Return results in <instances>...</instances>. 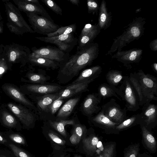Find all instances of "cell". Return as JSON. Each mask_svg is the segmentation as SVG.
I'll list each match as a JSON object with an SVG mask.
<instances>
[{"label": "cell", "instance_id": "cell-1", "mask_svg": "<svg viewBox=\"0 0 157 157\" xmlns=\"http://www.w3.org/2000/svg\"><path fill=\"white\" fill-rule=\"evenodd\" d=\"M91 47L87 45L77 50L75 54L69 56L65 62L60 65L58 74L60 82H68L90 64L92 59Z\"/></svg>", "mask_w": 157, "mask_h": 157}, {"label": "cell", "instance_id": "cell-2", "mask_svg": "<svg viewBox=\"0 0 157 157\" xmlns=\"http://www.w3.org/2000/svg\"><path fill=\"white\" fill-rule=\"evenodd\" d=\"M4 2L8 20L6 25L10 31L16 34L21 35L26 33H34L18 9L10 2L4 1Z\"/></svg>", "mask_w": 157, "mask_h": 157}, {"label": "cell", "instance_id": "cell-3", "mask_svg": "<svg viewBox=\"0 0 157 157\" xmlns=\"http://www.w3.org/2000/svg\"><path fill=\"white\" fill-rule=\"evenodd\" d=\"M117 94L125 101L127 110L135 112L140 109L137 94L128 76L124 77L121 85L117 88Z\"/></svg>", "mask_w": 157, "mask_h": 157}, {"label": "cell", "instance_id": "cell-4", "mask_svg": "<svg viewBox=\"0 0 157 157\" xmlns=\"http://www.w3.org/2000/svg\"><path fill=\"white\" fill-rule=\"evenodd\" d=\"M34 33L47 35L56 31L60 27L47 18L32 13H25Z\"/></svg>", "mask_w": 157, "mask_h": 157}, {"label": "cell", "instance_id": "cell-5", "mask_svg": "<svg viewBox=\"0 0 157 157\" xmlns=\"http://www.w3.org/2000/svg\"><path fill=\"white\" fill-rule=\"evenodd\" d=\"M74 34H64L53 37H36V38L45 43L54 44L61 50L69 53L78 44V39L74 36Z\"/></svg>", "mask_w": 157, "mask_h": 157}, {"label": "cell", "instance_id": "cell-6", "mask_svg": "<svg viewBox=\"0 0 157 157\" xmlns=\"http://www.w3.org/2000/svg\"><path fill=\"white\" fill-rule=\"evenodd\" d=\"M101 107L105 115L113 122L120 124L127 118L126 107L121 108L114 99H111Z\"/></svg>", "mask_w": 157, "mask_h": 157}, {"label": "cell", "instance_id": "cell-7", "mask_svg": "<svg viewBox=\"0 0 157 157\" xmlns=\"http://www.w3.org/2000/svg\"><path fill=\"white\" fill-rule=\"evenodd\" d=\"M32 50L33 53L57 62L60 65L65 62L70 56L69 53L65 52L58 48L50 45L38 48L34 47L32 48Z\"/></svg>", "mask_w": 157, "mask_h": 157}, {"label": "cell", "instance_id": "cell-8", "mask_svg": "<svg viewBox=\"0 0 157 157\" xmlns=\"http://www.w3.org/2000/svg\"><path fill=\"white\" fill-rule=\"evenodd\" d=\"M89 119L94 126L103 130L106 134H119L116 127L119 124L110 120L105 115L101 110Z\"/></svg>", "mask_w": 157, "mask_h": 157}, {"label": "cell", "instance_id": "cell-9", "mask_svg": "<svg viewBox=\"0 0 157 157\" xmlns=\"http://www.w3.org/2000/svg\"><path fill=\"white\" fill-rule=\"evenodd\" d=\"M143 106L142 112L140 113L141 123L151 131L157 124V105L149 102Z\"/></svg>", "mask_w": 157, "mask_h": 157}, {"label": "cell", "instance_id": "cell-10", "mask_svg": "<svg viewBox=\"0 0 157 157\" xmlns=\"http://www.w3.org/2000/svg\"><path fill=\"white\" fill-rule=\"evenodd\" d=\"M101 98L98 93L90 94L84 99L82 105L84 114L89 118L101 111Z\"/></svg>", "mask_w": 157, "mask_h": 157}, {"label": "cell", "instance_id": "cell-11", "mask_svg": "<svg viewBox=\"0 0 157 157\" xmlns=\"http://www.w3.org/2000/svg\"><path fill=\"white\" fill-rule=\"evenodd\" d=\"M128 77L137 94L140 106L150 102L152 100H157V97L144 88L134 74H131Z\"/></svg>", "mask_w": 157, "mask_h": 157}, {"label": "cell", "instance_id": "cell-12", "mask_svg": "<svg viewBox=\"0 0 157 157\" xmlns=\"http://www.w3.org/2000/svg\"><path fill=\"white\" fill-rule=\"evenodd\" d=\"M94 80L91 79L71 84L67 87L64 90L59 93L58 98L56 100L69 98L88 90L87 88L89 84Z\"/></svg>", "mask_w": 157, "mask_h": 157}, {"label": "cell", "instance_id": "cell-13", "mask_svg": "<svg viewBox=\"0 0 157 157\" xmlns=\"http://www.w3.org/2000/svg\"><path fill=\"white\" fill-rule=\"evenodd\" d=\"M18 9L25 13H32L40 15L50 20L54 21L47 12L40 4L36 5L26 2L25 0H13Z\"/></svg>", "mask_w": 157, "mask_h": 157}, {"label": "cell", "instance_id": "cell-14", "mask_svg": "<svg viewBox=\"0 0 157 157\" xmlns=\"http://www.w3.org/2000/svg\"><path fill=\"white\" fill-rule=\"evenodd\" d=\"M7 105L23 124L29 126L33 122L34 117L27 109L21 105L11 103L8 104Z\"/></svg>", "mask_w": 157, "mask_h": 157}, {"label": "cell", "instance_id": "cell-15", "mask_svg": "<svg viewBox=\"0 0 157 157\" xmlns=\"http://www.w3.org/2000/svg\"><path fill=\"white\" fill-rule=\"evenodd\" d=\"M141 131L142 144L149 152L155 153L157 151V142L151 131L148 130L142 123L140 124Z\"/></svg>", "mask_w": 157, "mask_h": 157}, {"label": "cell", "instance_id": "cell-16", "mask_svg": "<svg viewBox=\"0 0 157 157\" xmlns=\"http://www.w3.org/2000/svg\"><path fill=\"white\" fill-rule=\"evenodd\" d=\"M33 65L48 69L55 70L59 67L60 64L55 61L43 57L33 52L30 53L28 59Z\"/></svg>", "mask_w": 157, "mask_h": 157}, {"label": "cell", "instance_id": "cell-17", "mask_svg": "<svg viewBox=\"0 0 157 157\" xmlns=\"http://www.w3.org/2000/svg\"><path fill=\"white\" fill-rule=\"evenodd\" d=\"M62 88V86H59L44 84H29L26 86L29 92L43 95L58 93Z\"/></svg>", "mask_w": 157, "mask_h": 157}, {"label": "cell", "instance_id": "cell-18", "mask_svg": "<svg viewBox=\"0 0 157 157\" xmlns=\"http://www.w3.org/2000/svg\"><path fill=\"white\" fill-rule=\"evenodd\" d=\"M140 82L144 88L155 95L157 94V79L156 78L149 75H146L139 71L134 74Z\"/></svg>", "mask_w": 157, "mask_h": 157}, {"label": "cell", "instance_id": "cell-19", "mask_svg": "<svg viewBox=\"0 0 157 157\" xmlns=\"http://www.w3.org/2000/svg\"><path fill=\"white\" fill-rule=\"evenodd\" d=\"M3 88L5 92L15 100L30 108L36 110L34 105L16 87L12 85L8 84L4 85Z\"/></svg>", "mask_w": 157, "mask_h": 157}, {"label": "cell", "instance_id": "cell-20", "mask_svg": "<svg viewBox=\"0 0 157 157\" xmlns=\"http://www.w3.org/2000/svg\"><path fill=\"white\" fill-rule=\"evenodd\" d=\"M82 142L86 151L91 155H95L98 149L103 144L100 137L95 134L84 138Z\"/></svg>", "mask_w": 157, "mask_h": 157}, {"label": "cell", "instance_id": "cell-21", "mask_svg": "<svg viewBox=\"0 0 157 157\" xmlns=\"http://www.w3.org/2000/svg\"><path fill=\"white\" fill-rule=\"evenodd\" d=\"M116 143L114 141L107 142L97 150L95 157H116Z\"/></svg>", "mask_w": 157, "mask_h": 157}, {"label": "cell", "instance_id": "cell-22", "mask_svg": "<svg viewBox=\"0 0 157 157\" xmlns=\"http://www.w3.org/2000/svg\"><path fill=\"white\" fill-rule=\"evenodd\" d=\"M59 93L45 94L37 98V105L41 110L44 112H49L51 105L57 99Z\"/></svg>", "mask_w": 157, "mask_h": 157}, {"label": "cell", "instance_id": "cell-23", "mask_svg": "<svg viewBox=\"0 0 157 157\" xmlns=\"http://www.w3.org/2000/svg\"><path fill=\"white\" fill-rule=\"evenodd\" d=\"M101 72L100 68L97 67L85 69L80 74L78 77L71 84L91 79L94 80L98 77Z\"/></svg>", "mask_w": 157, "mask_h": 157}, {"label": "cell", "instance_id": "cell-24", "mask_svg": "<svg viewBox=\"0 0 157 157\" xmlns=\"http://www.w3.org/2000/svg\"><path fill=\"white\" fill-rule=\"evenodd\" d=\"M142 121L140 114L134 115L127 118L116 127V129L119 134L120 132L127 130L132 127L141 123Z\"/></svg>", "mask_w": 157, "mask_h": 157}, {"label": "cell", "instance_id": "cell-25", "mask_svg": "<svg viewBox=\"0 0 157 157\" xmlns=\"http://www.w3.org/2000/svg\"><path fill=\"white\" fill-rule=\"evenodd\" d=\"M79 100L78 97L71 98L67 101L59 110L56 117L66 118L71 113Z\"/></svg>", "mask_w": 157, "mask_h": 157}, {"label": "cell", "instance_id": "cell-26", "mask_svg": "<svg viewBox=\"0 0 157 157\" xmlns=\"http://www.w3.org/2000/svg\"><path fill=\"white\" fill-rule=\"evenodd\" d=\"M117 88L106 83L101 84L98 88V93L104 99L114 96L119 100L121 98L117 94Z\"/></svg>", "mask_w": 157, "mask_h": 157}, {"label": "cell", "instance_id": "cell-27", "mask_svg": "<svg viewBox=\"0 0 157 157\" xmlns=\"http://www.w3.org/2000/svg\"><path fill=\"white\" fill-rule=\"evenodd\" d=\"M49 123L51 126L64 136H67L65 127L67 124H74L73 120H60L58 121H50Z\"/></svg>", "mask_w": 157, "mask_h": 157}, {"label": "cell", "instance_id": "cell-28", "mask_svg": "<svg viewBox=\"0 0 157 157\" xmlns=\"http://www.w3.org/2000/svg\"><path fill=\"white\" fill-rule=\"evenodd\" d=\"M124 77L120 72L113 71L108 72L105 78L109 84L116 87L121 83Z\"/></svg>", "mask_w": 157, "mask_h": 157}, {"label": "cell", "instance_id": "cell-29", "mask_svg": "<svg viewBox=\"0 0 157 157\" xmlns=\"http://www.w3.org/2000/svg\"><path fill=\"white\" fill-rule=\"evenodd\" d=\"M76 29V24H72L66 26L59 27L55 32L47 35L48 37H53L64 34H68L75 33Z\"/></svg>", "mask_w": 157, "mask_h": 157}, {"label": "cell", "instance_id": "cell-30", "mask_svg": "<svg viewBox=\"0 0 157 157\" xmlns=\"http://www.w3.org/2000/svg\"><path fill=\"white\" fill-rule=\"evenodd\" d=\"M139 143L132 144L125 148L123 151V157H137L140 150Z\"/></svg>", "mask_w": 157, "mask_h": 157}, {"label": "cell", "instance_id": "cell-31", "mask_svg": "<svg viewBox=\"0 0 157 157\" xmlns=\"http://www.w3.org/2000/svg\"><path fill=\"white\" fill-rule=\"evenodd\" d=\"M27 77L31 82L44 84L48 80V78L41 73H30L27 75Z\"/></svg>", "mask_w": 157, "mask_h": 157}, {"label": "cell", "instance_id": "cell-32", "mask_svg": "<svg viewBox=\"0 0 157 157\" xmlns=\"http://www.w3.org/2000/svg\"><path fill=\"white\" fill-rule=\"evenodd\" d=\"M2 119L3 123L8 127H14L16 124V121L14 117L6 111L2 113Z\"/></svg>", "mask_w": 157, "mask_h": 157}, {"label": "cell", "instance_id": "cell-33", "mask_svg": "<svg viewBox=\"0 0 157 157\" xmlns=\"http://www.w3.org/2000/svg\"><path fill=\"white\" fill-rule=\"evenodd\" d=\"M44 3L55 13L60 15H62V10L61 8L54 1L41 0Z\"/></svg>", "mask_w": 157, "mask_h": 157}, {"label": "cell", "instance_id": "cell-34", "mask_svg": "<svg viewBox=\"0 0 157 157\" xmlns=\"http://www.w3.org/2000/svg\"><path fill=\"white\" fill-rule=\"evenodd\" d=\"M9 145L15 155L17 157H30L22 150L14 144H10Z\"/></svg>", "mask_w": 157, "mask_h": 157}, {"label": "cell", "instance_id": "cell-35", "mask_svg": "<svg viewBox=\"0 0 157 157\" xmlns=\"http://www.w3.org/2000/svg\"><path fill=\"white\" fill-rule=\"evenodd\" d=\"M63 102V99L55 101L50 107L49 112L52 114L55 113L60 108Z\"/></svg>", "mask_w": 157, "mask_h": 157}, {"label": "cell", "instance_id": "cell-36", "mask_svg": "<svg viewBox=\"0 0 157 157\" xmlns=\"http://www.w3.org/2000/svg\"><path fill=\"white\" fill-rule=\"evenodd\" d=\"M9 136L12 140L16 143L21 144H24L25 143L24 139L18 134H12L10 135Z\"/></svg>", "mask_w": 157, "mask_h": 157}, {"label": "cell", "instance_id": "cell-37", "mask_svg": "<svg viewBox=\"0 0 157 157\" xmlns=\"http://www.w3.org/2000/svg\"><path fill=\"white\" fill-rule=\"evenodd\" d=\"M48 136L53 141L57 144L63 145L65 143V141L64 140L61 139L53 133L49 132Z\"/></svg>", "mask_w": 157, "mask_h": 157}, {"label": "cell", "instance_id": "cell-38", "mask_svg": "<svg viewBox=\"0 0 157 157\" xmlns=\"http://www.w3.org/2000/svg\"><path fill=\"white\" fill-rule=\"evenodd\" d=\"M84 129V127L80 124H77L74 128V132L81 138L82 136Z\"/></svg>", "mask_w": 157, "mask_h": 157}, {"label": "cell", "instance_id": "cell-39", "mask_svg": "<svg viewBox=\"0 0 157 157\" xmlns=\"http://www.w3.org/2000/svg\"><path fill=\"white\" fill-rule=\"evenodd\" d=\"M80 139L81 138L73 132V134L70 138V140L72 144H76L79 143Z\"/></svg>", "mask_w": 157, "mask_h": 157}, {"label": "cell", "instance_id": "cell-40", "mask_svg": "<svg viewBox=\"0 0 157 157\" xmlns=\"http://www.w3.org/2000/svg\"><path fill=\"white\" fill-rule=\"evenodd\" d=\"M17 53L14 50L11 51L9 54V59L10 61L14 62L17 59L18 56Z\"/></svg>", "mask_w": 157, "mask_h": 157}, {"label": "cell", "instance_id": "cell-41", "mask_svg": "<svg viewBox=\"0 0 157 157\" xmlns=\"http://www.w3.org/2000/svg\"><path fill=\"white\" fill-rule=\"evenodd\" d=\"M87 5L88 10L90 11L91 10L97 7L98 5L97 3L91 0H88L87 1Z\"/></svg>", "mask_w": 157, "mask_h": 157}, {"label": "cell", "instance_id": "cell-42", "mask_svg": "<svg viewBox=\"0 0 157 157\" xmlns=\"http://www.w3.org/2000/svg\"><path fill=\"white\" fill-rule=\"evenodd\" d=\"M131 32L132 35L134 37H138L140 34L139 29L136 27H132L131 29Z\"/></svg>", "mask_w": 157, "mask_h": 157}, {"label": "cell", "instance_id": "cell-43", "mask_svg": "<svg viewBox=\"0 0 157 157\" xmlns=\"http://www.w3.org/2000/svg\"><path fill=\"white\" fill-rule=\"evenodd\" d=\"M7 69V67L4 63H0V78L6 72Z\"/></svg>", "mask_w": 157, "mask_h": 157}, {"label": "cell", "instance_id": "cell-44", "mask_svg": "<svg viewBox=\"0 0 157 157\" xmlns=\"http://www.w3.org/2000/svg\"><path fill=\"white\" fill-rule=\"evenodd\" d=\"M137 53L136 51H134L131 52L130 56L129 57V59L131 61L134 60L136 57Z\"/></svg>", "mask_w": 157, "mask_h": 157}, {"label": "cell", "instance_id": "cell-45", "mask_svg": "<svg viewBox=\"0 0 157 157\" xmlns=\"http://www.w3.org/2000/svg\"><path fill=\"white\" fill-rule=\"evenodd\" d=\"M137 157H153L146 153L144 152L143 153H140V152L138 153Z\"/></svg>", "mask_w": 157, "mask_h": 157}, {"label": "cell", "instance_id": "cell-46", "mask_svg": "<svg viewBox=\"0 0 157 157\" xmlns=\"http://www.w3.org/2000/svg\"><path fill=\"white\" fill-rule=\"evenodd\" d=\"M25 1L27 2L32 4L38 5L40 4L38 0H25Z\"/></svg>", "mask_w": 157, "mask_h": 157}, {"label": "cell", "instance_id": "cell-47", "mask_svg": "<svg viewBox=\"0 0 157 157\" xmlns=\"http://www.w3.org/2000/svg\"><path fill=\"white\" fill-rule=\"evenodd\" d=\"M68 1L70 2L72 4L76 5L78 6L79 4L80 3L79 0H68Z\"/></svg>", "mask_w": 157, "mask_h": 157}, {"label": "cell", "instance_id": "cell-48", "mask_svg": "<svg viewBox=\"0 0 157 157\" xmlns=\"http://www.w3.org/2000/svg\"><path fill=\"white\" fill-rule=\"evenodd\" d=\"M106 19V16L105 14L102 13L101 16V20L102 22H104L105 21Z\"/></svg>", "mask_w": 157, "mask_h": 157}, {"label": "cell", "instance_id": "cell-49", "mask_svg": "<svg viewBox=\"0 0 157 157\" xmlns=\"http://www.w3.org/2000/svg\"><path fill=\"white\" fill-rule=\"evenodd\" d=\"M0 141L2 142H5V140L0 135Z\"/></svg>", "mask_w": 157, "mask_h": 157}, {"label": "cell", "instance_id": "cell-50", "mask_svg": "<svg viewBox=\"0 0 157 157\" xmlns=\"http://www.w3.org/2000/svg\"><path fill=\"white\" fill-rule=\"evenodd\" d=\"M154 67L155 70L157 71V64L156 63H155L154 65Z\"/></svg>", "mask_w": 157, "mask_h": 157}, {"label": "cell", "instance_id": "cell-51", "mask_svg": "<svg viewBox=\"0 0 157 157\" xmlns=\"http://www.w3.org/2000/svg\"><path fill=\"white\" fill-rule=\"evenodd\" d=\"M2 29L0 26V33H2Z\"/></svg>", "mask_w": 157, "mask_h": 157}, {"label": "cell", "instance_id": "cell-52", "mask_svg": "<svg viewBox=\"0 0 157 157\" xmlns=\"http://www.w3.org/2000/svg\"><path fill=\"white\" fill-rule=\"evenodd\" d=\"M2 19V17H1V15L0 13V20H1Z\"/></svg>", "mask_w": 157, "mask_h": 157}, {"label": "cell", "instance_id": "cell-53", "mask_svg": "<svg viewBox=\"0 0 157 157\" xmlns=\"http://www.w3.org/2000/svg\"><path fill=\"white\" fill-rule=\"evenodd\" d=\"M6 157V156H1V157Z\"/></svg>", "mask_w": 157, "mask_h": 157}, {"label": "cell", "instance_id": "cell-54", "mask_svg": "<svg viewBox=\"0 0 157 157\" xmlns=\"http://www.w3.org/2000/svg\"><path fill=\"white\" fill-rule=\"evenodd\" d=\"M75 157H80L78 156H75Z\"/></svg>", "mask_w": 157, "mask_h": 157}]
</instances>
